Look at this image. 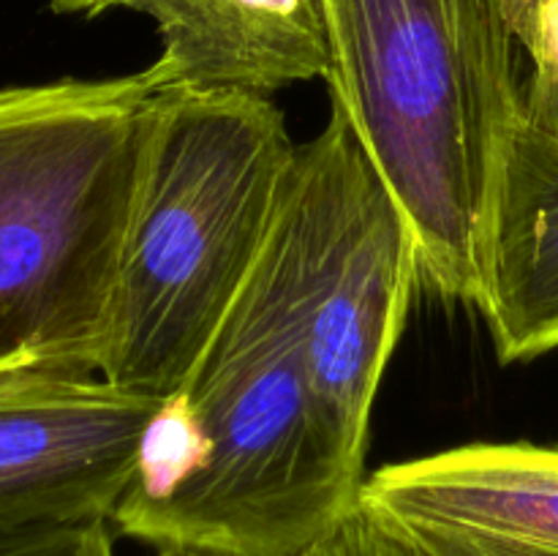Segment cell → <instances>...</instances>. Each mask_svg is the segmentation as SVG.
I'll use <instances>...</instances> for the list:
<instances>
[{
  "label": "cell",
  "mask_w": 558,
  "mask_h": 556,
  "mask_svg": "<svg viewBox=\"0 0 558 556\" xmlns=\"http://www.w3.org/2000/svg\"><path fill=\"white\" fill-rule=\"evenodd\" d=\"M303 314L287 191L254 273L147 428L109 521L120 534L156 548L300 556L352 512L365 478L347 467L322 423Z\"/></svg>",
  "instance_id": "cell-1"
},
{
  "label": "cell",
  "mask_w": 558,
  "mask_h": 556,
  "mask_svg": "<svg viewBox=\"0 0 558 556\" xmlns=\"http://www.w3.org/2000/svg\"><path fill=\"white\" fill-rule=\"evenodd\" d=\"M330 107L412 227L420 278L477 305L490 202L523 118L512 0H322Z\"/></svg>",
  "instance_id": "cell-2"
},
{
  "label": "cell",
  "mask_w": 558,
  "mask_h": 556,
  "mask_svg": "<svg viewBox=\"0 0 558 556\" xmlns=\"http://www.w3.org/2000/svg\"><path fill=\"white\" fill-rule=\"evenodd\" d=\"M298 150L272 98L169 87L120 249L104 379L161 401L183 387L270 240Z\"/></svg>",
  "instance_id": "cell-3"
},
{
  "label": "cell",
  "mask_w": 558,
  "mask_h": 556,
  "mask_svg": "<svg viewBox=\"0 0 558 556\" xmlns=\"http://www.w3.org/2000/svg\"><path fill=\"white\" fill-rule=\"evenodd\" d=\"M172 76L0 85V374L96 371L142 158Z\"/></svg>",
  "instance_id": "cell-4"
},
{
  "label": "cell",
  "mask_w": 558,
  "mask_h": 556,
  "mask_svg": "<svg viewBox=\"0 0 558 556\" xmlns=\"http://www.w3.org/2000/svg\"><path fill=\"white\" fill-rule=\"evenodd\" d=\"M289 202L303 259V333L322 423L349 469L365 474L371 414L414 292L412 227L341 109L300 145Z\"/></svg>",
  "instance_id": "cell-5"
},
{
  "label": "cell",
  "mask_w": 558,
  "mask_h": 556,
  "mask_svg": "<svg viewBox=\"0 0 558 556\" xmlns=\"http://www.w3.org/2000/svg\"><path fill=\"white\" fill-rule=\"evenodd\" d=\"M161 403L96 371L0 374V529L112 521Z\"/></svg>",
  "instance_id": "cell-6"
},
{
  "label": "cell",
  "mask_w": 558,
  "mask_h": 556,
  "mask_svg": "<svg viewBox=\"0 0 558 556\" xmlns=\"http://www.w3.org/2000/svg\"><path fill=\"white\" fill-rule=\"evenodd\" d=\"M363 496L423 556H558V447L428 452L371 472Z\"/></svg>",
  "instance_id": "cell-7"
},
{
  "label": "cell",
  "mask_w": 558,
  "mask_h": 556,
  "mask_svg": "<svg viewBox=\"0 0 558 556\" xmlns=\"http://www.w3.org/2000/svg\"><path fill=\"white\" fill-rule=\"evenodd\" d=\"M58 16L134 11L156 25L158 60L174 87L267 96L327 80L322 0H49Z\"/></svg>",
  "instance_id": "cell-8"
},
{
  "label": "cell",
  "mask_w": 558,
  "mask_h": 556,
  "mask_svg": "<svg viewBox=\"0 0 558 556\" xmlns=\"http://www.w3.org/2000/svg\"><path fill=\"white\" fill-rule=\"evenodd\" d=\"M477 309L505 365L558 349V140L526 118L496 180Z\"/></svg>",
  "instance_id": "cell-9"
},
{
  "label": "cell",
  "mask_w": 558,
  "mask_h": 556,
  "mask_svg": "<svg viewBox=\"0 0 558 556\" xmlns=\"http://www.w3.org/2000/svg\"><path fill=\"white\" fill-rule=\"evenodd\" d=\"M521 44L523 118L558 140V0H512Z\"/></svg>",
  "instance_id": "cell-10"
},
{
  "label": "cell",
  "mask_w": 558,
  "mask_h": 556,
  "mask_svg": "<svg viewBox=\"0 0 558 556\" xmlns=\"http://www.w3.org/2000/svg\"><path fill=\"white\" fill-rule=\"evenodd\" d=\"M300 556H423L396 523L360 496L347 518L330 534L303 551Z\"/></svg>",
  "instance_id": "cell-11"
},
{
  "label": "cell",
  "mask_w": 558,
  "mask_h": 556,
  "mask_svg": "<svg viewBox=\"0 0 558 556\" xmlns=\"http://www.w3.org/2000/svg\"><path fill=\"white\" fill-rule=\"evenodd\" d=\"M0 556H114L109 521L0 529Z\"/></svg>",
  "instance_id": "cell-12"
},
{
  "label": "cell",
  "mask_w": 558,
  "mask_h": 556,
  "mask_svg": "<svg viewBox=\"0 0 558 556\" xmlns=\"http://www.w3.org/2000/svg\"><path fill=\"white\" fill-rule=\"evenodd\" d=\"M158 556H227V554H218V551H205V548H189V545H167V548H158Z\"/></svg>",
  "instance_id": "cell-13"
}]
</instances>
